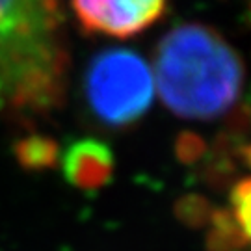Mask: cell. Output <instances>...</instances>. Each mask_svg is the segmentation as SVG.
Returning <instances> with one entry per match:
<instances>
[{
	"mask_svg": "<svg viewBox=\"0 0 251 251\" xmlns=\"http://www.w3.org/2000/svg\"><path fill=\"white\" fill-rule=\"evenodd\" d=\"M67 65L60 0H0V116L34 119L60 106Z\"/></svg>",
	"mask_w": 251,
	"mask_h": 251,
	"instance_id": "cell-1",
	"label": "cell"
},
{
	"mask_svg": "<svg viewBox=\"0 0 251 251\" xmlns=\"http://www.w3.org/2000/svg\"><path fill=\"white\" fill-rule=\"evenodd\" d=\"M154 73L162 102L184 119H214L242 93V58L214 28L186 23L156 47Z\"/></svg>",
	"mask_w": 251,
	"mask_h": 251,
	"instance_id": "cell-2",
	"label": "cell"
},
{
	"mask_svg": "<svg viewBox=\"0 0 251 251\" xmlns=\"http://www.w3.org/2000/svg\"><path fill=\"white\" fill-rule=\"evenodd\" d=\"M84 91L91 114L102 125L130 126L152 104V73L140 54L110 49L90 62Z\"/></svg>",
	"mask_w": 251,
	"mask_h": 251,
	"instance_id": "cell-3",
	"label": "cell"
},
{
	"mask_svg": "<svg viewBox=\"0 0 251 251\" xmlns=\"http://www.w3.org/2000/svg\"><path fill=\"white\" fill-rule=\"evenodd\" d=\"M71 6L84 32L130 37L154 25L168 0H71Z\"/></svg>",
	"mask_w": 251,
	"mask_h": 251,
	"instance_id": "cell-4",
	"label": "cell"
},
{
	"mask_svg": "<svg viewBox=\"0 0 251 251\" xmlns=\"http://www.w3.org/2000/svg\"><path fill=\"white\" fill-rule=\"evenodd\" d=\"M63 175L80 190H99L114 175V152L104 142L84 138L73 142L63 152Z\"/></svg>",
	"mask_w": 251,
	"mask_h": 251,
	"instance_id": "cell-5",
	"label": "cell"
},
{
	"mask_svg": "<svg viewBox=\"0 0 251 251\" xmlns=\"http://www.w3.org/2000/svg\"><path fill=\"white\" fill-rule=\"evenodd\" d=\"M210 231L206 234L208 251H246L250 250V240L242 233L240 225L231 210L220 208L210 216Z\"/></svg>",
	"mask_w": 251,
	"mask_h": 251,
	"instance_id": "cell-6",
	"label": "cell"
},
{
	"mask_svg": "<svg viewBox=\"0 0 251 251\" xmlns=\"http://www.w3.org/2000/svg\"><path fill=\"white\" fill-rule=\"evenodd\" d=\"M17 154L28 168H49L56 160V145L47 138H28L19 145Z\"/></svg>",
	"mask_w": 251,
	"mask_h": 251,
	"instance_id": "cell-7",
	"label": "cell"
},
{
	"mask_svg": "<svg viewBox=\"0 0 251 251\" xmlns=\"http://www.w3.org/2000/svg\"><path fill=\"white\" fill-rule=\"evenodd\" d=\"M212 205L201 196H184L175 203V216L188 227H203L210 222Z\"/></svg>",
	"mask_w": 251,
	"mask_h": 251,
	"instance_id": "cell-8",
	"label": "cell"
},
{
	"mask_svg": "<svg viewBox=\"0 0 251 251\" xmlns=\"http://www.w3.org/2000/svg\"><path fill=\"white\" fill-rule=\"evenodd\" d=\"M231 205L236 222L240 225L242 233L250 240V251H251V177L234 182L231 188Z\"/></svg>",
	"mask_w": 251,
	"mask_h": 251,
	"instance_id": "cell-9",
	"label": "cell"
},
{
	"mask_svg": "<svg viewBox=\"0 0 251 251\" xmlns=\"http://www.w3.org/2000/svg\"><path fill=\"white\" fill-rule=\"evenodd\" d=\"M175 154L184 164H196L206 156L205 140L194 132H182L175 142Z\"/></svg>",
	"mask_w": 251,
	"mask_h": 251,
	"instance_id": "cell-10",
	"label": "cell"
},
{
	"mask_svg": "<svg viewBox=\"0 0 251 251\" xmlns=\"http://www.w3.org/2000/svg\"><path fill=\"white\" fill-rule=\"evenodd\" d=\"M234 156L238 160H242L248 168H251V144L248 145H238L236 151H234Z\"/></svg>",
	"mask_w": 251,
	"mask_h": 251,
	"instance_id": "cell-11",
	"label": "cell"
}]
</instances>
